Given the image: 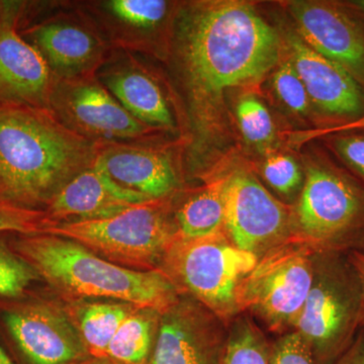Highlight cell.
<instances>
[{
  "label": "cell",
  "instance_id": "obj_24",
  "mask_svg": "<svg viewBox=\"0 0 364 364\" xmlns=\"http://www.w3.org/2000/svg\"><path fill=\"white\" fill-rule=\"evenodd\" d=\"M0 233V299H20L28 294L33 282L40 279L35 269L14 248L11 241Z\"/></svg>",
  "mask_w": 364,
  "mask_h": 364
},
{
  "label": "cell",
  "instance_id": "obj_10",
  "mask_svg": "<svg viewBox=\"0 0 364 364\" xmlns=\"http://www.w3.org/2000/svg\"><path fill=\"white\" fill-rule=\"evenodd\" d=\"M225 230L242 250L267 253L289 231L287 208L254 178L237 172L224 181Z\"/></svg>",
  "mask_w": 364,
  "mask_h": 364
},
{
  "label": "cell",
  "instance_id": "obj_27",
  "mask_svg": "<svg viewBox=\"0 0 364 364\" xmlns=\"http://www.w3.org/2000/svg\"><path fill=\"white\" fill-rule=\"evenodd\" d=\"M237 117L242 133L249 142L264 145L272 140L274 124L272 116L257 98H242L237 105Z\"/></svg>",
  "mask_w": 364,
  "mask_h": 364
},
{
  "label": "cell",
  "instance_id": "obj_19",
  "mask_svg": "<svg viewBox=\"0 0 364 364\" xmlns=\"http://www.w3.org/2000/svg\"><path fill=\"white\" fill-rule=\"evenodd\" d=\"M105 88L124 109L148 127L172 129L173 117L159 85L145 71L135 66L119 67L107 72Z\"/></svg>",
  "mask_w": 364,
  "mask_h": 364
},
{
  "label": "cell",
  "instance_id": "obj_34",
  "mask_svg": "<svg viewBox=\"0 0 364 364\" xmlns=\"http://www.w3.org/2000/svg\"><path fill=\"white\" fill-rule=\"evenodd\" d=\"M350 263L358 273L359 282H360L361 291H363V318L364 320V253L359 252V251L352 253Z\"/></svg>",
  "mask_w": 364,
  "mask_h": 364
},
{
  "label": "cell",
  "instance_id": "obj_9",
  "mask_svg": "<svg viewBox=\"0 0 364 364\" xmlns=\"http://www.w3.org/2000/svg\"><path fill=\"white\" fill-rule=\"evenodd\" d=\"M51 111L61 117L67 127L90 140H135L151 130L90 75L56 83Z\"/></svg>",
  "mask_w": 364,
  "mask_h": 364
},
{
  "label": "cell",
  "instance_id": "obj_3",
  "mask_svg": "<svg viewBox=\"0 0 364 364\" xmlns=\"http://www.w3.org/2000/svg\"><path fill=\"white\" fill-rule=\"evenodd\" d=\"M11 244L40 279L68 296L116 299L161 314L178 301V287L162 270L121 267L56 235L18 234Z\"/></svg>",
  "mask_w": 364,
  "mask_h": 364
},
{
  "label": "cell",
  "instance_id": "obj_31",
  "mask_svg": "<svg viewBox=\"0 0 364 364\" xmlns=\"http://www.w3.org/2000/svg\"><path fill=\"white\" fill-rule=\"evenodd\" d=\"M335 147L345 161L364 176V136H340Z\"/></svg>",
  "mask_w": 364,
  "mask_h": 364
},
{
  "label": "cell",
  "instance_id": "obj_8",
  "mask_svg": "<svg viewBox=\"0 0 364 364\" xmlns=\"http://www.w3.org/2000/svg\"><path fill=\"white\" fill-rule=\"evenodd\" d=\"M20 299H6L0 315L23 363L80 364L91 358L63 311L44 301Z\"/></svg>",
  "mask_w": 364,
  "mask_h": 364
},
{
  "label": "cell",
  "instance_id": "obj_22",
  "mask_svg": "<svg viewBox=\"0 0 364 364\" xmlns=\"http://www.w3.org/2000/svg\"><path fill=\"white\" fill-rule=\"evenodd\" d=\"M136 306L122 301L86 304L76 315V329L91 358H107L114 335Z\"/></svg>",
  "mask_w": 364,
  "mask_h": 364
},
{
  "label": "cell",
  "instance_id": "obj_25",
  "mask_svg": "<svg viewBox=\"0 0 364 364\" xmlns=\"http://www.w3.org/2000/svg\"><path fill=\"white\" fill-rule=\"evenodd\" d=\"M107 11L119 23L135 30H151L162 23L168 11V2L162 0H111L105 2Z\"/></svg>",
  "mask_w": 364,
  "mask_h": 364
},
{
  "label": "cell",
  "instance_id": "obj_23",
  "mask_svg": "<svg viewBox=\"0 0 364 364\" xmlns=\"http://www.w3.org/2000/svg\"><path fill=\"white\" fill-rule=\"evenodd\" d=\"M222 364H270V345L248 318H241L227 337Z\"/></svg>",
  "mask_w": 364,
  "mask_h": 364
},
{
  "label": "cell",
  "instance_id": "obj_28",
  "mask_svg": "<svg viewBox=\"0 0 364 364\" xmlns=\"http://www.w3.org/2000/svg\"><path fill=\"white\" fill-rule=\"evenodd\" d=\"M273 86L282 102L298 114L308 111L310 97L291 62L282 64L273 76Z\"/></svg>",
  "mask_w": 364,
  "mask_h": 364
},
{
  "label": "cell",
  "instance_id": "obj_37",
  "mask_svg": "<svg viewBox=\"0 0 364 364\" xmlns=\"http://www.w3.org/2000/svg\"><path fill=\"white\" fill-rule=\"evenodd\" d=\"M356 6L360 7L361 9L364 11V0H361V1L356 2Z\"/></svg>",
  "mask_w": 364,
  "mask_h": 364
},
{
  "label": "cell",
  "instance_id": "obj_15",
  "mask_svg": "<svg viewBox=\"0 0 364 364\" xmlns=\"http://www.w3.org/2000/svg\"><path fill=\"white\" fill-rule=\"evenodd\" d=\"M291 63L318 109L334 117H363L364 92L346 69L314 51L296 33H289Z\"/></svg>",
  "mask_w": 364,
  "mask_h": 364
},
{
  "label": "cell",
  "instance_id": "obj_2",
  "mask_svg": "<svg viewBox=\"0 0 364 364\" xmlns=\"http://www.w3.org/2000/svg\"><path fill=\"white\" fill-rule=\"evenodd\" d=\"M100 144L49 109L0 105V186L7 200L37 208L97 159Z\"/></svg>",
  "mask_w": 364,
  "mask_h": 364
},
{
  "label": "cell",
  "instance_id": "obj_21",
  "mask_svg": "<svg viewBox=\"0 0 364 364\" xmlns=\"http://www.w3.org/2000/svg\"><path fill=\"white\" fill-rule=\"evenodd\" d=\"M177 239L195 240L225 230L224 181L210 184L184 203L176 214Z\"/></svg>",
  "mask_w": 364,
  "mask_h": 364
},
{
  "label": "cell",
  "instance_id": "obj_32",
  "mask_svg": "<svg viewBox=\"0 0 364 364\" xmlns=\"http://www.w3.org/2000/svg\"><path fill=\"white\" fill-rule=\"evenodd\" d=\"M354 129H364V114L363 117L356 119L355 121H352L350 123L345 124L343 126L336 127V128L298 132V133H293V135L291 136H293V141L294 143H301L306 142V141L316 138V136L327 135V134L337 133V132L354 130Z\"/></svg>",
  "mask_w": 364,
  "mask_h": 364
},
{
  "label": "cell",
  "instance_id": "obj_18",
  "mask_svg": "<svg viewBox=\"0 0 364 364\" xmlns=\"http://www.w3.org/2000/svg\"><path fill=\"white\" fill-rule=\"evenodd\" d=\"M95 165L117 183L142 193L150 200H162L176 191L177 176L166 154L151 148L127 144H100Z\"/></svg>",
  "mask_w": 364,
  "mask_h": 364
},
{
  "label": "cell",
  "instance_id": "obj_36",
  "mask_svg": "<svg viewBox=\"0 0 364 364\" xmlns=\"http://www.w3.org/2000/svg\"><path fill=\"white\" fill-rule=\"evenodd\" d=\"M80 364H116L107 358H90Z\"/></svg>",
  "mask_w": 364,
  "mask_h": 364
},
{
  "label": "cell",
  "instance_id": "obj_12",
  "mask_svg": "<svg viewBox=\"0 0 364 364\" xmlns=\"http://www.w3.org/2000/svg\"><path fill=\"white\" fill-rule=\"evenodd\" d=\"M363 215L364 198L350 181L325 167L309 169L298 221L310 240H337L358 226Z\"/></svg>",
  "mask_w": 364,
  "mask_h": 364
},
{
  "label": "cell",
  "instance_id": "obj_17",
  "mask_svg": "<svg viewBox=\"0 0 364 364\" xmlns=\"http://www.w3.org/2000/svg\"><path fill=\"white\" fill-rule=\"evenodd\" d=\"M20 33L44 57L59 81L88 75L105 54L100 38L76 21H46Z\"/></svg>",
  "mask_w": 364,
  "mask_h": 364
},
{
  "label": "cell",
  "instance_id": "obj_33",
  "mask_svg": "<svg viewBox=\"0 0 364 364\" xmlns=\"http://www.w3.org/2000/svg\"><path fill=\"white\" fill-rule=\"evenodd\" d=\"M333 364H364V336L354 340L343 355Z\"/></svg>",
  "mask_w": 364,
  "mask_h": 364
},
{
  "label": "cell",
  "instance_id": "obj_5",
  "mask_svg": "<svg viewBox=\"0 0 364 364\" xmlns=\"http://www.w3.org/2000/svg\"><path fill=\"white\" fill-rule=\"evenodd\" d=\"M363 313L358 273L351 263L329 256L315 263L312 287L294 328L310 344L316 364H333L355 340Z\"/></svg>",
  "mask_w": 364,
  "mask_h": 364
},
{
  "label": "cell",
  "instance_id": "obj_20",
  "mask_svg": "<svg viewBox=\"0 0 364 364\" xmlns=\"http://www.w3.org/2000/svg\"><path fill=\"white\" fill-rule=\"evenodd\" d=\"M161 313L136 308L119 328L107 352L116 364H149Z\"/></svg>",
  "mask_w": 364,
  "mask_h": 364
},
{
  "label": "cell",
  "instance_id": "obj_13",
  "mask_svg": "<svg viewBox=\"0 0 364 364\" xmlns=\"http://www.w3.org/2000/svg\"><path fill=\"white\" fill-rule=\"evenodd\" d=\"M214 317L178 299L161 314L149 364H222L227 337Z\"/></svg>",
  "mask_w": 364,
  "mask_h": 364
},
{
  "label": "cell",
  "instance_id": "obj_26",
  "mask_svg": "<svg viewBox=\"0 0 364 364\" xmlns=\"http://www.w3.org/2000/svg\"><path fill=\"white\" fill-rule=\"evenodd\" d=\"M52 224L46 210L23 207L0 198V233L46 234Z\"/></svg>",
  "mask_w": 364,
  "mask_h": 364
},
{
  "label": "cell",
  "instance_id": "obj_30",
  "mask_svg": "<svg viewBox=\"0 0 364 364\" xmlns=\"http://www.w3.org/2000/svg\"><path fill=\"white\" fill-rule=\"evenodd\" d=\"M270 364H316L306 340L294 331L270 345Z\"/></svg>",
  "mask_w": 364,
  "mask_h": 364
},
{
  "label": "cell",
  "instance_id": "obj_29",
  "mask_svg": "<svg viewBox=\"0 0 364 364\" xmlns=\"http://www.w3.org/2000/svg\"><path fill=\"white\" fill-rule=\"evenodd\" d=\"M263 176L273 188L289 195L299 188L301 174L293 158L286 155L270 157L263 166Z\"/></svg>",
  "mask_w": 364,
  "mask_h": 364
},
{
  "label": "cell",
  "instance_id": "obj_6",
  "mask_svg": "<svg viewBox=\"0 0 364 364\" xmlns=\"http://www.w3.org/2000/svg\"><path fill=\"white\" fill-rule=\"evenodd\" d=\"M258 259L255 254L235 246L224 234L195 240L177 239L163 260L162 272L215 317L228 320L240 312L239 287Z\"/></svg>",
  "mask_w": 364,
  "mask_h": 364
},
{
  "label": "cell",
  "instance_id": "obj_1",
  "mask_svg": "<svg viewBox=\"0 0 364 364\" xmlns=\"http://www.w3.org/2000/svg\"><path fill=\"white\" fill-rule=\"evenodd\" d=\"M176 53L193 121L203 130L228 88L257 82L274 68L280 40L247 4L200 2L177 16Z\"/></svg>",
  "mask_w": 364,
  "mask_h": 364
},
{
  "label": "cell",
  "instance_id": "obj_4",
  "mask_svg": "<svg viewBox=\"0 0 364 364\" xmlns=\"http://www.w3.org/2000/svg\"><path fill=\"white\" fill-rule=\"evenodd\" d=\"M46 234L70 239L105 259L142 272L158 270L177 240L176 226L161 200L134 205L107 219L53 223Z\"/></svg>",
  "mask_w": 364,
  "mask_h": 364
},
{
  "label": "cell",
  "instance_id": "obj_14",
  "mask_svg": "<svg viewBox=\"0 0 364 364\" xmlns=\"http://www.w3.org/2000/svg\"><path fill=\"white\" fill-rule=\"evenodd\" d=\"M289 6L299 38L364 85V33L358 23L337 7L322 2L293 1Z\"/></svg>",
  "mask_w": 364,
  "mask_h": 364
},
{
  "label": "cell",
  "instance_id": "obj_7",
  "mask_svg": "<svg viewBox=\"0 0 364 364\" xmlns=\"http://www.w3.org/2000/svg\"><path fill=\"white\" fill-rule=\"evenodd\" d=\"M314 267L306 247L282 244L272 249L239 287V309L255 314L274 332L294 327L312 287Z\"/></svg>",
  "mask_w": 364,
  "mask_h": 364
},
{
  "label": "cell",
  "instance_id": "obj_38",
  "mask_svg": "<svg viewBox=\"0 0 364 364\" xmlns=\"http://www.w3.org/2000/svg\"><path fill=\"white\" fill-rule=\"evenodd\" d=\"M0 198H6V196H4V189H2L1 186H0Z\"/></svg>",
  "mask_w": 364,
  "mask_h": 364
},
{
  "label": "cell",
  "instance_id": "obj_11",
  "mask_svg": "<svg viewBox=\"0 0 364 364\" xmlns=\"http://www.w3.org/2000/svg\"><path fill=\"white\" fill-rule=\"evenodd\" d=\"M21 9L16 2H0V105L51 109L56 78L41 53L21 37Z\"/></svg>",
  "mask_w": 364,
  "mask_h": 364
},
{
  "label": "cell",
  "instance_id": "obj_35",
  "mask_svg": "<svg viewBox=\"0 0 364 364\" xmlns=\"http://www.w3.org/2000/svg\"><path fill=\"white\" fill-rule=\"evenodd\" d=\"M0 364H16L1 345H0Z\"/></svg>",
  "mask_w": 364,
  "mask_h": 364
},
{
  "label": "cell",
  "instance_id": "obj_16",
  "mask_svg": "<svg viewBox=\"0 0 364 364\" xmlns=\"http://www.w3.org/2000/svg\"><path fill=\"white\" fill-rule=\"evenodd\" d=\"M148 200L142 193L117 183L93 163L53 198L46 212L53 223L95 221Z\"/></svg>",
  "mask_w": 364,
  "mask_h": 364
}]
</instances>
